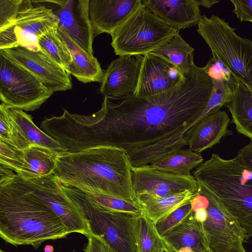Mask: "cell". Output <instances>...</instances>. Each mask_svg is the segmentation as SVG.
<instances>
[{
	"mask_svg": "<svg viewBox=\"0 0 252 252\" xmlns=\"http://www.w3.org/2000/svg\"><path fill=\"white\" fill-rule=\"evenodd\" d=\"M142 3V0H89V15L94 38L115 30Z\"/></svg>",
	"mask_w": 252,
	"mask_h": 252,
	"instance_id": "18",
	"label": "cell"
},
{
	"mask_svg": "<svg viewBox=\"0 0 252 252\" xmlns=\"http://www.w3.org/2000/svg\"><path fill=\"white\" fill-rule=\"evenodd\" d=\"M203 68L212 81H225L234 86L236 79L226 66L217 57L212 56Z\"/></svg>",
	"mask_w": 252,
	"mask_h": 252,
	"instance_id": "35",
	"label": "cell"
},
{
	"mask_svg": "<svg viewBox=\"0 0 252 252\" xmlns=\"http://www.w3.org/2000/svg\"><path fill=\"white\" fill-rule=\"evenodd\" d=\"M0 171V237L6 243L36 249L71 233L24 179L1 165Z\"/></svg>",
	"mask_w": 252,
	"mask_h": 252,
	"instance_id": "2",
	"label": "cell"
},
{
	"mask_svg": "<svg viewBox=\"0 0 252 252\" xmlns=\"http://www.w3.org/2000/svg\"><path fill=\"white\" fill-rule=\"evenodd\" d=\"M191 201L182 205L155 223L161 236L178 226L193 213Z\"/></svg>",
	"mask_w": 252,
	"mask_h": 252,
	"instance_id": "34",
	"label": "cell"
},
{
	"mask_svg": "<svg viewBox=\"0 0 252 252\" xmlns=\"http://www.w3.org/2000/svg\"><path fill=\"white\" fill-rule=\"evenodd\" d=\"M230 119L227 113L220 110L214 111L195 126L189 138V149L200 153L220 143L221 138L231 133L227 129Z\"/></svg>",
	"mask_w": 252,
	"mask_h": 252,
	"instance_id": "20",
	"label": "cell"
},
{
	"mask_svg": "<svg viewBox=\"0 0 252 252\" xmlns=\"http://www.w3.org/2000/svg\"><path fill=\"white\" fill-rule=\"evenodd\" d=\"M0 141L17 149L29 147L15 126L8 107L2 103L0 105Z\"/></svg>",
	"mask_w": 252,
	"mask_h": 252,
	"instance_id": "30",
	"label": "cell"
},
{
	"mask_svg": "<svg viewBox=\"0 0 252 252\" xmlns=\"http://www.w3.org/2000/svg\"><path fill=\"white\" fill-rule=\"evenodd\" d=\"M193 174L199 193L217 201L237 219L248 237H252V171L236 157L225 159L213 154Z\"/></svg>",
	"mask_w": 252,
	"mask_h": 252,
	"instance_id": "4",
	"label": "cell"
},
{
	"mask_svg": "<svg viewBox=\"0 0 252 252\" xmlns=\"http://www.w3.org/2000/svg\"><path fill=\"white\" fill-rule=\"evenodd\" d=\"M236 158L252 171V140L239 151Z\"/></svg>",
	"mask_w": 252,
	"mask_h": 252,
	"instance_id": "38",
	"label": "cell"
},
{
	"mask_svg": "<svg viewBox=\"0 0 252 252\" xmlns=\"http://www.w3.org/2000/svg\"><path fill=\"white\" fill-rule=\"evenodd\" d=\"M185 75L177 86L158 94L104 97L101 108L86 125L94 146L121 148L132 166L138 167L188 145L193 123L208 102L213 83L194 62Z\"/></svg>",
	"mask_w": 252,
	"mask_h": 252,
	"instance_id": "1",
	"label": "cell"
},
{
	"mask_svg": "<svg viewBox=\"0 0 252 252\" xmlns=\"http://www.w3.org/2000/svg\"><path fill=\"white\" fill-rule=\"evenodd\" d=\"M33 6L29 0H0V30L13 23L22 11Z\"/></svg>",
	"mask_w": 252,
	"mask_h": 252,
	"instance_id": "33",
	"label": "cell"
},
{
	"mask_svg": "<svg viewBox=\"0 0 252 252\" xmlns=\"http://www.w3.org/2000/svg\"><path fill=\"white\" fill-rule=\"evenodd\" d=\"M244 85L252 92V80L248 84Z\"/></svg>",
	"mask_w": 252,
	"mask_h": 252,
	"instance_id": "44",
	"label": "cell"
},
{
	"mask_svg": "<svg viewBox=\"0 0 252 252\" xmlns=\"http://www.w3.org/2000/svg\"><path fill=\"white\" fill-rule=\"evenodd\" d=\"M131 181L135 195L147 193L163 196L186 190L197 194L199 191L198 183L193 176H183L167 173L151 164L132 167Z\"/></svg>",
	"mask_w": 252,
	"mask_h": 252,
	"instance_id": "14",
	"label": "cell"
},
{
	"mask_svg": "<svg viewBox=\"0 0 252 252\" xmlns=\"http://www.w3.org/2000/svg\"><path fill=\"white\" fill-rule=\"evenodd\" d=\"M58 8V29L64 31L82 49L93 55L94 38L89 15V0H50Z\"/></svg>",
	"mask_w": 252,
	"mask_h": 252,
	"instance_id": "15",
	"label": "cell"
},
{
	"mask_svg": "<svg viewBox=\"0 0 252 252\" xmlns=\"http://www.w3.org/2000/svg\"><path fill=\"white\" fill-rule=\"evenodd\" d=\"M234 5L232 12L241 22L252 23V0H230Z\"/></svg>",
	"mask_w": 252,
	"mask_h": 252,
	"instance_id": "36",
	"label": "cell"
},
{
	"mask_svg": "<svg viewBox=\"0 0 252 252\" xmlns=\"http://www.w3.org/2000/svg\"><path fill=\"white\" fill-rule=\"evenodd\" d=\"M179 31L142 2L114 32L111 45L119 56L144 55L167 43Z\"/></svg>",
	"mask_w": 252,
	"mask_h": 252,
	"instance_id": "5",
	"label": "cell"
},
{
	"mask_svg": "<svg viewBox=\"0 0 252 252\" xmlns=\"http://www.w3.org/2000/svg\"><path fill=\"white\" fill-rule=\"evenodd\" d=\"M85 193L93 201L108 210L134 215L142 214L136 202L104 194Z\"/></svg>",
	"mask_w": 252,
	"mask_h": 252,
	"instance_id": "32",
	"label": "cell"
},
{
	"mask_svg": "<svg viewBox=\"0 0 252 252\" xmlns=\"http://www.w3.org/2000/svg\"><path fill=\"white\" fill-rule=\"evenodd\" d=\"M24 180L36 195L61 219L71 233H78L86 237L90 234L87 220L63 191L54 175Z\"/></svg>",
	"mask_w": 252,
	"mask_h": 252,
	"instance_id": "12",
	"label": "cell"
},
{
	"mask_svg": "<svg viewBox=\"0 0 252 252\" xmlns=\"http://www.w3.org/2000/svg\"><path fill=\"white\" fill-rule=\"evenodd\" d=\"M194 49L179 34L151 52L176 66L184 75L190 70L193 62Z\"/></svg>",
	"mask_w": 252,
	"mask_h": 252,
	"instance_id": "28",
	"label": "cell"
},
{
	"mask_svg": "<svg viewBox=\"0 0 252 252\" xmlns=\"http://www.w3.org/2000/svg\"><path fill=\"white\" fill-rule=\"evenodd\" d=\"M203 158L189 149L171 152L151 164L157 169L173 174L190 176V171L203 162Z\"/></svg>",
	"mask_w": 252,
	"mask_h": 252,
	"instance_id": "27",
	"label": "cell"
},
{
	"mask_svg": "<svg viewBox=\"0 0 252 252\" xmlns=\"http://www.w3.org/2000/svg\"><path fill=\"white\" fill-rule=\"evenodd\" d=\"M0 252H4L2 250H0Z\"/></svg>",
	"mask_w": 252,
	"mask_h": 252,
	"instance_id": "46",
	"label": "cell"
},
{
	"mask_svg": "<svg viewBox=\"0 0 252 252\" xmlns=\"http://www.w3.org/2000/svg\"><path fill=\"white\" fill-rule=\"evenodd\" d=\"M200 194L210 202L207 218L203 225L210 250L213 252H246L243 243L249 238L237 219L212 197Z\"/></svg>",
	"mask_w": 252,
	"mask_h": 252,
	"instance_id": "10",
	"label": "cell"
},
{
	"mask_svg": "<svg viewBox=\"0 0 252 252\" xmlns=\"http://www.w3.org/2000/svg\"><path fill=\"white\" fill-rule=\"evenodd\" d=\"M85 252H117L103 239L99 236L90 234Z\"/></svg>",
	"mask_w": 252,
	"mask_h": 252,
	"instance_id": "37",
	"label": "cell"
},
{
	"mask_svg": "<svg viewBox=\"0 0 252 252\" xmlns=\"http://www.w3.org/2000/svg\"><path fill=\"white\" fill-rule=\"evenodd\" d=\"M54 248L51 245H46L44 248V252H54Z\"/></svg>",
	"mask_w": 252,
	"mask_h": 252,
	"instance_id": "43",
	"label": "cell"
},
{
	"mask_svg": "<svg viewBox=\"0 0 252 252\" xmlns=\"http://www.w3.org/2000/svg\"><path fill=\"white\" fill-rule=\"evenodd\" d=\"M196 194L189 190L163 196L142 193L136 195V202L141 208L142 214L156 223L191 201Z\"/></svg>",
	"mask_w": 252,
	"mask_h": 252,
	"instance_id": "22",
	"label": "cell"
},
{
	"mask_svg": "<svg viewBox=\"0 0 252 252\" xmlns=\"http://www.w3.org/2000/svg\"><path fill=\"white\" fill-rule=\"evenodd\" d=\"M212 83L210 98L203 112L195 121L196 124L210 112L220 110L222 106L227 104L231 100L234 86L225 81H212Z\"/></svg>",
	"mask_w": 252,
	"mask_h": 252,
	"instance_id": "31",
	"label": "cell"
},
{
	"mask_svg": "<svg viewBox=\"0 0 252 252\" xmlns=\"http://www.w3.org/2000/svg\"><path fill=\"white\" fill-rule=\"evenodd\" d=\"M168 249V250L167 252H175V251H174L173 250H172L171 249H170V248L169 247H167Z\"/></svg>",
	"mask_w": 252,
	"mask_h": 252,
	"instance_id": "45",
	"label": "cell"
},
{
	"mask_svg": "<svg viewBox=\"0 0 252 252\" xmlns=\"http://www.w3.org/2000/svg\"><path fill=\"white\" fill-rule=\"evenodd\" d=\"M59 182L63 191L87 220L90 234L101 237L117 252H136L132 235L135 215L108 210L93 201L82 190Z\"/></svg>",
	"mask_w": 252,
	"mask_h": 252,
	"instance_id": "7",
	"label": "cell"
},
{
	"mask_svg": "<svg viewBox=\"0 0 252 252\" xmlns=\"http://www.w3.org/2000/svg\"><path fill=\"white\" fill-rule=\"evenodd\" d=\"M0 165L29 180L53 174L59 155L48 148L31 145L17 149L0 141Z\"/></svg>",
	"mask_w": 252,
	"mask_h": 252,
	"instance_id": "11",
	"label": "cell"
},
{
	"mask_svg": "<svg viewBox=\"0 0 252 252\" xmlns=\"http://www.w3.org/2000/svg\"><path fill=\"white\" fill-rule=\"evenodd\" d=\"M59 20L52 8L43 4L22 11L15 21L0 30V50L23 46L38 51V39L53 29Z\"/></svg>",
	"mask_w": 252,
	"mask_h": 252,
	"instance_id": "9",
	"label": "cell"
},
{
	"mask_svg": "<svg viewBox=\"0 0 252 252\" xmlns=\"http://www.w3.org/2000/svg\"><path fill=\"white\" fill-rule=\"evenodd\" d=\"M39 49L67 71L72 62L67 46L60 36L58 29H53L38 39Z\"/></svg>",
	"mask_w": 252,
	"mask_h": 252,
	"instance_id": "29",
	"label": "cell"
},
{
	"mask_svg": "<svg viewBox=\"0 0 252 252\" xmlns=\"http://www.w3.org/2000/svg\"><path fill=\"white\" fill-rule=\"evenodd\" d=\"M207 209L200 208L193 212L195 219L199 222L204 223L207 218Z\"/></svg>",
	"mask_w": 252,
	"mask_h": 252,
	"instance_id": "40",
	"label": "cell"
},
{
	"mask_svg": "<svg viewBox=\"0 0 252 252\" xmlns=\"http://www.w3.org/2000/svg\"><path fill=\"white\" fill-rule=\"evenodd\" d=\"M197 32L235 79L246 84L252 80V41L239 36L224 19L212 15L201 16Z\"/></svg>",
	"mask_w": 252,
	"mask_h": 252,
	"instance_id": "6",
	"label": "cell"
},
{
	"mask_svg": "<svg viewBox=\"0 0 252 252\" xmlns=\"http://www.w3.org/2000/svg\"><path fill=\"white\" fill-rule=\"evenodd\" d=\"M142 2L178 31L197 25L202 16L198 0H142Z\"/></svg>",
	"mask_w": 252,
	"mask_h": 252,
	"instance_id": "19",
	"label": "cell"
},
{
	"mask_svg": "<svg viewBox=\"0 0 252 252\" xmlns=\"http://www.w3.org/2000/svg\"><path fill=\"white\" fill-rule=\"evenodd\" d=\"M227 107L238 133L252 140V92L236 79Z\"/></svg>",
	"mask_w": 252,
	"mask_h": 252,
	"instance_id": "24",
	"label": "cell"
},
{
	"mask_svg": "<svg viewBox=\"0 0 252 252\" xmlns=\"http://www.w3.org/2000/svg\"><path fill=\"white\" fill-rule=\"evenodd\" d=\"M58 32L69 49L72 58V62L67 71L83 83H100L104 71L96 58L82 49L64 31L58 28Z\"/></svg>",
	"mask_w": 252,
	"mask_h": 252,
	"instance_id": "21",
	"label": "cell"
},
{
	"mask_svg": "<svg viewBox=\"0 0 252 252\" xmlns=\"http://www.w3.org/2000/svg\"><path fill=\"white\" fill-rule=\"evenodd\" d=\"M162 237L167 247L174 251L185 247L193 250L209 248L203 223L195 219L193 212L180 225Z\"/></svg>",
	"mask_w": 252,
	"mask_h": 252,
	"instance_id": "23",
	"label": "cell"
},
{
	"mask_svg": "<svg viewBox=\"0 0 252 252\" xmlns=\"http://www.w3.org/2000/svg\"><path fill=\"white\" fill-rule=\"evenodd\" d=\"M29 71L0 50V99L8 107L26 111L39 108L53 94Z\"/></svg>",
	"mask_w": 252,
	"mask_h": 252,
	"instance_id": "8",
	"label": "cell"
},
{
	"mask_svg": "<svg viewBox=\"0 0 252 252\" xmlns=\"http://www.w3.org/2000/svg\"><path fill=\"white\" fill-rule=\"evenodd\" d=\"M175 252H213L210 248L193 250L190 248H183L176 251Z\"/></svg>",
	"mask_w": 252,
	"mask_h": 252,
	"instance_id": "42",
	"label": "cell"
},
{
	"mask_svg": "<svg viewBox=\"0 0 252 252\" xmlns=\"http://www.w3.org/2000/svg\"><path fill=\"white\" fill-rule=\"evenodd\" d=\"M209 199L204 195L198 193L191 201L193 212L200 208L207 209L209 205Z\"/></svg>",
	"mask_w": 252,
	"mask_h": 252,
	"instance_id": "39",
	"label": "cell"
},
{
	"mask_svg": "<svg viewBox=\"0 0 252 252\" xmlns=\"http://www.w3.org/2000/svg\"><path fill=\"white\" fill-rule=\"evenodd\" d=\"M132 235L136 252H161L168 250L156 224L142 214L133 217Z\"/></svg>",
	"mask_w": 252,
	"mask_h": 252,
	"instance_id": "26",
	"label": "cell"
},
{
	"mask_svg": "<svg viewBox=\"0 0 252 252\" xmlns=\"http://www.w3.org/2000/svg\"><path fill=\"white\" fill-rule=\"evenodd\" d=\"M200 6L206 8H210L215 4L219 2L220 0H198Z\"/></svg>",
	"mask_w": 252,
	"mask_h": 252,
	"instance_id": "41",
	"label": "cell"
},
{
	"mask_svg": "<svg viewBox=\"0 0 252 252\" xmlns=\"http://www.w3.org/2000/svg\"><path fill=\"white\" fill-rule=\"evenodd\" d=\"M143 55L122 56L111 62L100 82L104 97L119 98L134 94L139 81Z\"/></svg>",
	"mask_w": 252,
	"mask_h": 252,
	"instance_id": "16",
	"label": "cell"
},
{
	"mask_svg": "<svg viewBox=\"0 0 252 252\" xmlns=\"http://www.w3.org/2000/svg\"><path fill=\"white\" fill-rule=\"evenodd\" d=\"M1 50L10 60L37 77L53 92L72 89L70 74L43 51L23 46Z\"/></svg>",
	"mask_w": 252,
	"mask_h": 252,
	"instance_id": "13",
	"label": "cell"
},
{
	"mask_svg": "<svg viewBox=\"0 0 252 252\" xmlns=\"http://www.w3.org/2000/svg\"><path fill=\"white\" fill-rule=\"evenodd\" d=\"M10 115L22 138L30 147L37 145L48 148L59 154L65 153L64 149L33 123L32 116L24 111L8 107Z\"/></svg>",
	"mask_w": 252,
	"mask_h": 252,
	"instance_id": "25",
	"label": "cell"
},
{
	"mask_svg": "<svg viewBox=\"0 0 252 252\" xmlns=\"http://www.w3.org/2000/svg\"><path fill=\"white\" fill-rule=\"evenodd\" d=\"M165 252V251H162V252Z\"/></svg>",
	"mask_w": 252,
	"mask_h": 252,
	"instance_id": "47",
	"label": "cell"
},
{
	"mask_svg": "<svg viewBox=\"0 0 252 252\" xmlns=\"http://www.w3.org/2000/svg\"><path fill=\"white\" fill-rule=\"evenodd\" d=\"M132 167L123 149L100 147L59 155L53 174L60 182L86 193L104 194L136 202Z\"/></svg>",
	"mask_w": 252,
	"mask_h": 252,
	"instance_id": "3",
	"label": "cell"
},
{
	"mask_svg": "<svg viewBox=\"0 0 252 252\" xmlns=\"http://www.w3.org/2000/svg\"><path fill=\"white\" fill-rule=\"evenodd\" d=\"M185 75L164 59L149 53L143 55L135 95L147 96L168 91L184 80Z\"/></svg>",
	"mask_w": 252,
	"mask_h": 252,
	"instance_id": "17",
	"label": "cell"
}]
</instances>
